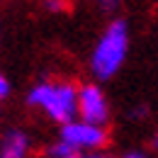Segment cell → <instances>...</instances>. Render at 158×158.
I'll use <instances>...</instances> for the list:
<instances>
[{
    "label": "cell",
    "instance_id": "obj_1",
    "mask_svg": "<svg viewBox=\"0 0 158 158\" xmlns=\"http://www.w3.org/2000/svg\"><path fill=\"white\" fill-rule=\"evenodd\" d=\"M27 105L46 114L54 124H68L78 119V85L71 80H39L29 88Z\"/></svg>",
    "mask_w": 158,
    "mask_h": 158
},
{
    "label": "cell",
    "instance_id": "obj_2",
    "mask_svg": "<svg viewBox=\"0 0 158 158\" xmlns=\"http://www.w3.org/2000/svg\"><path fill=\"white\" fill-rule=\"evenodd\" d=\"M129 44H131L129 24L124 20H112L105 27V32L98 37L93 51H90V73L100 83L114 78L122 71V66L127 63Z\"/></svg>",
    "mask_w": 158,
    "mask_h": 158
},
{
    "label": "cell",
    "instance_id": "obj_3",
    "mask_svg": "<svg viewBox=\"0 0 158 158\" xmlns=\"http://www.w3.org/2000/svg\"><path fill=\"white\" fill-rule=\"evenodd\" d=\"M59 139L66 141L68 146H73L78 153H95V151L107 148L110 131H107V127H98V124H88L83 119H73V122L59 127Z\"/></svg>",
    "mask_w": 158,
    "mask_h": 158
},
{
    "label": "cell",
    "instance_id": "obj_4",
    "mask_svg": "<svg viewBox=\"0 0 158 158\" xmlns=\"http://www.w3.org/2000/svg\"><path fill=\"white\" fill-rule=\"evenodd\" d=\"M78 119L88 124H98V127H107V122L112 119L110 100L98 83L78 85Z\"/></svg>",
    "mask_w": 158,
    "mask_h": 158
},
{
    "label": "cell",
    "instance_id": "obj_5",
    "mask_svg": "<svg viewBox=\"0 0 158 158\" xmlns=\"http://www.w3.org/2000/svg\"><path fill=\"white\" fill-rule=\"evenodd\" d=\"M0 158H32V136L20 127L2 129L0 131Z\"/></svg>",
    "mask_w": 158,
    "mask_h": 158
},
{
    "label": "cell",
    "instance_id": "obj_6",
    "mask_svg": "<svg viewBox=\"0 0 158 158\" xmlns=\"http://www.w3.org/2000/svg\"><path fill=\"white\" fill-rule=\"evenodd\" d=\"M46 158H78L80 153L73 148V146H68L66 141H61V139H56V141H51L49 146H46V153H44Z\"/></svg>",
    "mask_w": 158,
    "mask_h": 158
},
{
    "label": "cell",
    "instance_id": "obj_7",
    "mask_svg": "<svg viewBox=\"0 0 158 158\" xmlns=\"http://www.w3.org/2000/svg\"><path fill=\"white\" fill-rule=\"evenodd\" d=\"M148 114H151V110H148V105H131L129 110H127V119L129 122H146L148 119Z\"/></svg>",
    "mask_w": 158,
    "mask_h": 158
},
{
    "label": "cell",
    "instance_id": "obj_8",
    "mask_svg": "<svg viewBox=\"0 0 158 158\" xmlns=\"http://www.w3.org/2000/svg\"><path fill=\"white\" fill-rule=\"evenodd\" d=\"M122 5V0H98V10L102 15H114Z\"/></svg>",
    "mask_w": 158,
    "mask_h": 158
},
{
    "label": "cell",
    "instance_id": "obj_9",
    "mask_svg": "<svg viewBox=\"0 0 158 158\" xmlns=\"http://www.w3.org/2000/svg\"><path fill=\"white\" fill-rule=\"evenodd\" d=\"M10 95H12V83H10V78L0 71V102H2V100H7Z\"/></svg>",
    "mask_w": 158,
    "mask_h": 158
},
{
    "label": "cell",
    "instance_id": "obj_10",
    "mask_svg": "<svg viewBox=\"0 0 158 158\" xmlns=\"http://www.w3.org/2000/svg\"><path fill=\"white\" fill-rule=\"evenodd\" d=\"M41 5L49 12H63L66 10V0H41Z\"/></svg>",
    "mask_w": 158,
    "mask_h": 158
},
{
    "label": "cell",
    "instance_id": "obj_11",
    "mask_svg": "<svg viewBox=\"0 0 158 158\" xmlns=\"http://www.w3.org/2000/svg\"><path fill=\"white\" fill-rule=\"evenodd\" d=\"M119 158H153L148 151H143V148H129V151H124Z\"/></svg>",
    "mask_w": 158,
    "mask_h": 158
},
{
    "label": "cell",
    "instance_id": "obj_12",
    "mask_svg": "<svg viewBox=\"0 0 158 158\" xmlns=\"http://www.w3.org/2000/svg\"><path fill=\"white\" fill-rule=\"evenodd\" d=\"M78 158H112L107 151H95V153H80Z\"/></svg>",
    "mask_w": 158,
    "mask_h": 158
},
{
    "label": "cell",
    "instance_id": "obj_13",
    "mask_svg": "<svg viewBox=\"0 0 158 158\" xmlns=\"http://www.w3.org/2000/svg\"><path fill=\"white\" fill-rule=\"evenodd\" d=\"M151 146H153V148L158 151V129L153 131V136H151Z\"/></svg>",
    "mask_w": 158,
    "mask_h": 158
},
{
    "label": "cell",
    "instance_id": "obj_14",
    "mask_svg": "<svg viewBox=\"0 0 158 158\" xmlns=\"http://www.w3.org/2000/svg\"><path fill=\"white\" fill-rule=\"evenodd\" d=\"M0 105H2V102H0ZM0 119H2V107H0Z\"/></svg>",
    "mask_w": 158,
    "mask_h": 158
}]
</instances>
